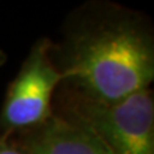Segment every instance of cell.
Wrapping results in <instances>:
<instances>
[{"label": "cell", "instance_id": "cell-4", "mask_svg": "<svg viewBox=\"0 0 154 154\" xmlns=\"http://www.w3.org/2000/svg\"><path fill=\"white\" fill-rule=\"evenodd\" d=\"M30 154H112L86 127L73 119L51 118L27 137Z\"/></svg>", "mask_w": 154, "mask_h": 154}, {"label": "cell", "instance_id": "cell-1", "mask_svg": "<svg viewBox=\"0 0 154 154\" xmlns=\"http://www.w3.org/2000/svg\"><path fill=\"white\" fill-rule=\"evenodd\" d=\"M66 76L77 81L84 95L117 102L148 89L154 77L149 41L130 27H113L76 44Z\"/></svg>", "mask_w": 154, "mask_h": 154}, {"label": "cell", "instance_id": "cell-2", "mask_svg": "<svg viewBox=\"0 0 154 154\" xmlns=\"http://www.w3.org/2000/svg\"><path fill=\"white\" fill-rule=\"evenodd\" d=\"M73 121L86 127L112 154H154V103L148 89L117 102L79 94Z\"/></svg>", "mask_w": 154, "mask_h": 154}, {"label": "cell", "instance_id": "cell-5", "mask_svg": "<svg viewBox=\"0 0 154 154\" xmlns=\"http://www.w3.org/2000/svg\"><path fill=\"white\" fill-rule=\"evenodd\" d=\"M0 154H23V153L17 150L16 148L5 145V144H2V145H0Z\"/></svg>", "mask_w": 154, "mask_h": 154}, {"label": "cell", "instance_id": "cell-3", "mask_svg": "<svg viewBox=\"0 0 154 154\" xmlns=\"http://www.w3.org/2000/svg\"><path fill=\"white\" fill-rule=\"evenodd\" d=\"M62 75L41 50L35 51L11 86L4 105V119L12 127L45 122L50 113L53 90Z\"/></svg>", "mask_w": 154, "mask_h": 154}]
</instances>
